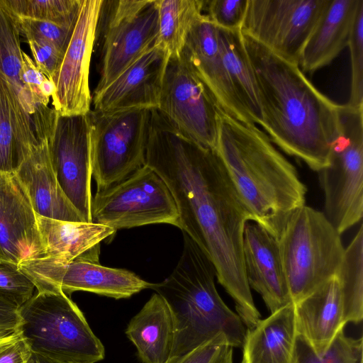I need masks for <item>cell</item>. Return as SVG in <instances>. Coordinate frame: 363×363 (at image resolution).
<instances>
[{"mask_svg": "<svg viewBox=\"0 0 363 363\" xmlns=\"http://www.w3.org/2000/svg\"><path fill=\"white\" fill-rule=\"evenodd\" d=\"M145 164L164 181L176 202L179 229L213 262L247 329L261 319L245 274L244 228L251 217L216 150L190 139L152 110Z\"/></svg>", "mask_w": 363, "mask_h": 363, "instance_id": "cell-1", "label": "cell"}, {"mask_svg": "<svg viewBox=\"0 0 363 363\" xmlns=\"http://www.w3.org/2000/svg\"><path fill=\"white\" fill-rule=\"evenodd\" d=\"M271 141L319 172L328 164L340 133L339 107L288 62L242 33Z\"/></svg>", "mask_w": 363, "mask_h": 363, "instance_id": "cell-2", "label": "cell"}, {"mask_svg": "<svg viewBox=\"0 0 363 363\" xmlns=\"http://www.w3.org/2000/svg\"><path fill=\"white\" fill-rule=\"evenodd\" d=\"M216 150L252 221L277 238L306 203L307 188L295 167L264 131L223 111Z\"/></svg>", "mask_w": 363, "mask_h": 363, "instance_id": "cell-3", "label": "cell"}, {"mask_svg": "<svg viewBox=\"0 0 363 363\" xmlns=\"http://www.w3.org/2000/svg\"><path fill=\"white\" fill-rule=\"evenodd\" d=\"M183 241L182 252L173 272L150 288L164 298L174 318L171 357L190 352L220 335L233 347H242L245 325L218 294L213 262L184 233Z\"/></svg>", "mask_w": 363, "mask_h": 363, "instance_id": "cell-4", "label": "cell"}, {"mask_svg": "<svg viewBox=\"0 0 363 363\" xmlns=\"http://www.w3.org/2000/svg\"><path fill=\"white\" fill-rule=\"evenodd\" d=\"M18 332L30 352L68 363H96L105 350L62 291H42L19 308Z\"/></svg>", "mask_w": 363, "mask_h": 363, "instance_id": "cell-5", "label": "cell"}, {"mask_svg": "<svg viewBox=\"0 0 363 363\" xmlns=\"http://www.w3.org/2000/svg\"><path fill=\"white\" fill-rule=\"evenodd\" d=\"M323 213L306 205L296 209L277 238L294 304L334 277L345 248Z\"/></svg>", "mask_w": 363, "mask_h": 363, "instance_id": "cell-6", "label": "cell"}, {"mask_svg": "<svg viewBox=\"0 0 363 363\" xmlns=\"http://www.w3.org/2000/svg\"><path fill=\"white\" fill-rule=\"evenodd\" d=\"M340 133L320 170L323 214L342 234L363 216V107H339Z\"/></svg>", "mask_w": 363, "mask_h": 363, "instance_id": "cell-7", "label": "cell"}, {"mask_svg": "<svg viewBox=\"0 0 363 363\" xmlns=\"http://www.w3.org/2000/svg\"><path fill=\"white\" fill-rule=\"evenodd\" d=\"M91 212L92 223L116 231L162 223L179 228V215L169 189L146 164L120 182L96 191Z\"/></svg>", "mask_w": 363, "mask_h": 363, "instance_id": "cell-8", "label": "cell"}, {"mask_svg": "<svg viewBox=\"0 0 363 363\" xmlns=\"http://www.w3.org/2000/svg\"><path fill=\"white\" fill-rule=\"evenodd\" d=\"M90 117L92 177L101 191L145 165L152 110L91 111Z\"/></svg>", "mask_w": 363, "mask_h": 363, "instance_id": "cell-9", "label": "cell"}, {"mask_svg": "<svg viewBox=\"0 0 363 363\" xmlns=\"http://www.w3.org/2000/svg\"><path fill=\"white\" fill-rule=\"evenodd\" d=\"M98 92L155 45L158 35L157 0L104 1ZM94 92V93H95Z\"/></svg>", "mask_w": 363, "mask_h": 363, "instance_id": "cell-10", "label": "cell"}, {"mask_svg": "<svg viewBox=\"0 0 363 363\" xmlns=\"http://www.w3.org/2000/svg\"><path fill=\"white\" fill-rule=\"evenodd\" d=\"M328 0H248L242 33L299 65L303 48Z\"/></svg>", "mask_w": 363, "mask_h": 363, "instance_id": "cell-11", "label": "cell"}, {"mask_svg": "<svg viewBox=\"0 0 363 363\" xmlns=\"http://www.w3.org/2000/svg\"><path fill=\"white\" fill-rule=\"evenodd\" d=\"M157 110L182 133L216 150L221 110L181 55L169 57Z\"/></svg>", "mask_w": 363, "mask_h": 363, "instance_id": "cell-12", "label": "cell"}, {"mask_svg": "<svg viewBox=\"0 0 363 363\" xmlns=\"http://www.w3.org/2000/svg\"><path fill=\"white\" fill-rule=\"evenodd\" d=\"M20 269L33 281L38 291H88L116 299L127 298L152 283L125 269L104 267L82 258L60 262L40 257L21 262Z\"/></svg>", "mask_w": 363, "mask_h": 363, "instance_id": "cell-13", "label": "cell"}, {"mask_svg": "<svg viewBox=\"0 0 363 363\" xmlns=\"http://www.w3.org/2000/svg\"><path fill=\"white\" fill-rule=\"evenodd\" d=\"M50 162L66 197L91 222V121L86 114L59 116L48 141Z\"/></svg>", "mask_w": 363, "mask_h": 363, "instance_id": "cell-14", "label": "cell"}, {"mask_svg": "<svg viewBox=\"0 0 363 363\" xmlns=\"http://www.w3.org/2000/svg\"><path fill=\"white\" fill-rule=\"evenodd\" d=\"M103 0H81L69 45L53 79L52 105L59 116L91 111L89 67Z\"/></svg>", "mask_w": 363, "mask_h": 363, "instance_id": "cell-15", "label": "cell"}, {"mask_svg": "<svg viewBox=\"0 0 363 363\" xmlns=\"http://www.w3.org/2000/svg\"><path fill=\"white\" fill-rule=\"evenodd\" d=\"M168 59L166 51L154 45L107 86L94 93L93 111L157 109Z\"/></svg>", "mask_w": 363, "mask_h": 363, "instance_id": "cell-16", "label": "cell"}, {"mask_svg": "<svg viewBox=\"0 0 363 363\" xmlns=\"http://www.w3.org/2000/svg\"><path fill=\"white\" fill-rule=\"evenodd\" d=\"M36 214L15 173L0 172V261L42 257Z\"/></svg>", "mask_w": 363, "mask_h": 363, "instance_id": "cell-17", "label": "cell"}, {"mask_svg": "<svg viewBox=\"0 0 363 363\" xmlns=\"http://www.w3.org/2000/svg\"><path fill=\"white\" fill-rule=\"evenodd\" d=\"M181 55L224 113L250 123L231 86L219 46L217 26L203 13L195 22Z\"/></svg>", "mask_w": 363, "mask_h": 363, "instance_id": "cell-18", "label": "cell"}, {"mask_svg": "<svg viewBox=\"0 0 363 363\" xmlns=\"http://www.w3.org/2000/svg\"><path fill=\"white\" fill-rule=\"evenodd\" d=\"M243 266L250 288L260 294L271 313L292 302L277 238L254 221L242 238Z\"/></svg>", "mask_w": 363, "mask_h": 363, "instance_id": "cell-19", "label": "cell"}, {"mask_svg": "<svg viewBox=\"0 0 363 363\" xmlns=\"http://www.w3.org/2000/svg\"><path fill=\"white\" fill-rule=\"evenodd\" d=\"M48 141L33 146L15 174L36 215L60 220L86 222L57 182L50 160Z\"/></svg>", "mask_w": 363, "mask_h": 363, "instance_id": "cell-20", "label": "cell"}, {"mask_svg": "<svg viewBox=\"0 0 363 363\" xmlns=\"http://www.w3.org/2000/svg\"><path fill=\"white\" fill-rule=\"evenodd\" d=\"M294 308L297 334L317 354H323L346 324L336 276L295 303Z\"/></svg>", "mask_w": 363, "mask_h": 363, "instance_id": "cell-21", "label": "cell"}, {"mask_svg": "<svg viewBox=\"0 0 363 363\" xmlns=\"http://www.w3.org/2000/svg\"><path fill=\"white\" fill-rule=\"evenodd\" d=\"M42 257L60 262L82 258L99 262L101 242L116 233L113 228L92 222L55 220L36 215Z\"/></svg>", "mask_w": 363, "mask_h": 363, "instance_id": "cell-22", "label": "cell"}, {"mask_svg": "<svg viewBox=\"0 0 363 363\" xmlns=\"http://www.w3.org/2000/svg\"><path fill=\"white\" fill-rule=\"evenodd\" d=\"M361 0H328L308 38L299 65L313 74L329 65L347 46Z\"/></svg>", "mask_w": 363, "mask_h": 363, "instance_id": "cell-23", "label": "cell"}, {"mask_svg": "<svg viewBox=\"0 0 363 363\" xmlns=\"http://www.w3.org/2000/svg\"><path fill=\"white\" fill-rule=\"evenodd\" d=\"M297 333L294 304H289L247 329L241 363H293Z\"/></svg>", "mask_w": 363, "mask_h": 363, "instance_id": "cell-24", "label": "cell"}, {"mask_svg": "<svg viewBox=\"0 0 363 363\" xmlns=\"http://www.w3.org/2000/svg\"><path fill=\"white\" fill-rule=\"evenodd\" d=\"M125 333L144 363H165L172 356L174 322L164 298L154 293L130 320Z\"/></svg>", "mask_w": 363, "mask_h": 363, "instance_id": "cell-25", "label": "cell"}, {"mask_svg": "<svg viewBox=\"0 0 363 363\" xmlns=\"http://www.w3.org/2000/svg\"><path fill=\"white\" fill-rule=\"evenodd\" d=\"M222 59L231 86L249 123H262L258 90L240 29L226 30L217 27Z\"/></svg>", "mask_w": 363, "mask_h": 363, "instance_id": "cell-26", "label": "cell"}, {"mask_svg": "<svg viewBox=\"0 0 363 363\" xmlns=\"http://www.w3.org/2000/svg\"><path fill=\"white\" fill-rule=\"evenodd\" d=\"M22 53L18 28L13 16L0 5V72L16 94L21 107L32 120L36 132L50 117L52 109L39 107L22 84Z\"/></svg>", "mask_w": 363, "mask_h": 363, "instance_id": "cell-27", "label": "cell"}, {"mask_svg": "<svg viewBox=\"0 0 363 363\" xmlns=\"http://www.w3.org/2000/svg\"><path fill=\"white\" fill-rule=\"evenodd\" d=\"M158 35L155 43L169 57L179 56L196 21L203 14L204 0H157Z\"/></svg>", "mask_w": 363, "mask_h": 363, "instance_id": "cell-28", "label": "cell"}, {"mask_svg": "<svg viewBox=\"0 0 363 363\" xmlns=\"http://www.w3.org/2000/svg\"><path fill=\"white\" fill-rule=\"evenodd\" d=\"M342 297L345 323H359L363 318V228L345 248L336 274Z\"/></svg>", "mask_w": 363, "mask_h": 363, "instance_id": "cell-29", "label": "cell"}, {"mask_svg": "<svg viewBox=\"0 0 363 363\" xmlns=\"http://www.w3.org/2000/svg\"><path fill=\"white\" fill-rule=\"evenodd\" d=\"M81 0H0V5L14 16L75 26Z\"/></svg>", "mask_w": 363, "mask_h": 363, "instance_id": "cell-30", "label": "cell"}, {"mask_svg": "<svg viewBox=\"0 0 363 363\" xmlns=\"http://www.w3.org/2000/svg\"><path fill=\"white\" fill-rule=\"evenodd\" d=\"M293 363H362V338L347 337L341 329L327 350L318 355L297 334Z\"/></svg>", "mask_w": 363, "mask_h": 363, "instance_id": "cell-31", "label": "cell"}, {"mask_svg": "<svg viewBox=\"0 0 363 363\" xmlns=\"http://www.w3.org/2000/svg\"><path fill=\"white\" fill-rule=\"evenodd\" d=\"M24 157L16 137L7 82L0 72V172L15 173Z\"/></svg>", "mask_w": 363, "mask_h": 363, "instance_id": "cell-32", "label": "cell"}, {"mask_svg": "<svg viewBox=\"0 0 363 363\" xmlns=\"http://www.w3.org/2000/svg\"><path fill=\"white\" fill-rule=\"evenodd\" d=\"M347 46L351 59V87L347 104L363 107V0L358 6Z\"/></svg>", "mask_w": 363, "mask_h": 363, "instance_id": "cell-33", "label": "cell"}, {"mask_svg": "<svg viewBox=\"0 0 363 363\" xmlns=\"http://www.w3.org/2000/svg\"><path fill=\"white\" fill-rule=\"evenodd\" d=\"M35 286L15 263L0 261V297L20 308L33 296Z\"/></svg>", "mask_w": 363, "mask_h": 363, "instance_id": "cell-34", "label": "cell"}, {"mask_svg": "<svg viewBox=\"0 0 363 363\" xmlns=\"http://www.w3.org/2000/svg\"><path fill=\"white\" fill-rule=\"evenodd\" d=\"M11 15L20 33L23 35L27 40H44L52 43L65 52L74 26L67 27L51 21L23 18Z\"/></svg>", "mask_w": 363, "mask_h": 363, "instance_id": "cell-35", "label": "cell"}, {"mask_svg": "<svg viewBox=\"0 0 363 363\" xmlns=\"http://www.w3.org/2000/svg\"><path fill=\"white\" fill-rule=\"evenodd\" d=\"M233 348L220 335L190 352L171 357L165 363H233Z\"/></svg>", "mask_w": 363, "mask_h": 363, "instance_id": "cell-36", "label": "cell"}, {"mask_svg": "<svg viewBox=\"0 0 363 363\" xmlns=\"http://www.w3.org/2000/svg\"><path fill=\"white\" fill-rule=\"evenodd\" d=\"M20 79L35 103L41 108H49L54 91V83L36 67L34 61L23 51Z\"/></svg>", "mask_w": 363, "mask_h": 363, "instance_id": "cell-37", "label": "cell"}, {"mask_svg": "<svg viewBox=\"0 0 363 363\" xmlns=\"http://www.w3.org/2000/svg\"><path fill=\"white\" fill-rule=\"evenodd\" d=\"M248 0L205 1L207 16L217 27L226 30L240 29Z\"/></svg>", "mask_w": 363, "mask_h": 363, "instance_id": "cell-38", "label": "cell"}, {"mask_svg": "<svg viewBox=\"0 0 363 363\" xmlns=\"http://www.w3.org/2000/svg\"><path fill=\"white\" fill-rule=\"evenodd\" d=\"M36 67L48 79H53L59 69L65 52L52 43L41 40H27Z\"/></svg>", "mask_w": 363, "mask_h": 363, "instance_id": "cell-39", "label": "cell"}, {"mask_svg": "<svg viewBox=\"0 0 363 363\" xmlns=\"http://www.w3.org/2000/svg\"><path fill=\"white\" fill-rule=\"evenodd\" d=\"M30 354L19 332L0 342V363H28Z\"/></svg>", "mask_w": 363, "mask_h": 363, "instance_id": "cell-40", "label": "cell"}, {"mask_svg": "<svg viewBox=\"0 0 363 363\" xmlns=\"http://www.w3.org/2000/svg\"><path fill=\"white\" fill-rule=\"evenodd\" d=\"M20 323L19 308L0 297V342L17 334Z\"/></svg>", "mask_w": 363, "mask_h": 363, "instance_id": "cell-41", "label": "cell"}, {"mask_svg": "<svg viewBox=\"0 0 363 363\" xmlns=\"http://www.w3.org/2000/svg\"><path fill=\"white\" fill-rule=\"evenodd\" d=\"M28 363H68L50 359L40 354L30 352Z\"/></svg>", "mask_w": 363, "mask_h": 363, "instance_id": "cell-42", "label": "cell"}]
</instances>
